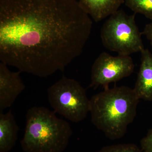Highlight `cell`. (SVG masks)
<instances>
[{"label":"cell","mask_w":152,"mask_h":152,"mask_svg":"<svg viewBox=\"0 0 152 152\" xmlns=\"http://www.w3.org/2000/svg\"><path fill=\"white\" fill-rule=\"evenodd\" d=\"M140 53V66L134 89L139 99L152 101V53L147 49Z\"/></svg>","instance_id":"ba28073f"},{"label":"cell","mask_w":152,"mask_h":152,"mask_svg":"<svg viewBox=\"0 0 152 152\" xmlns=\"http://www.w3.org/2000/svg\"><path fill=\"white\" fill-rule=\"evenodd\" d=\"M54 111L35 107L26 115L24 135L21 141L25 152H63L72 134L69 124Z\"/></svg>","instance_id":"3957f363"},{"label":"cell","mask_w":152,"mask_h":152,"mask_svg":"<svg viewBox=\"0 0 152 152\" xmlns=\"http://www.w3.org/2000/svg\"><path fill=\"white\" fill-rule=\"evenodd\" d=\"M19 128L11 111L0 112V152H9L15 146Z\"/></svg>","instance_id":"30bf717a"},{"label":"cell","mask_w":152,"mask_h":152,"mask_svg":"<svg viewBox=\"0 0 152 152\" xmlns=\"http://www.w3.org/2000/svg\"><path fill=\"white\" fill-rule=\"evenodd\" d=\"M97 152H142L134 144H122L104 147Z\"/></svg>","instance_id":"7c38bea8"},{"label":"cell","mask_w":152,"mask_h":152,"mask_svg":"<svg viewBox=\"0 0 152 152\" xmlns=\"http://www.w3.org/2000/svg\"><path fill=\"white\" fill-rule=\"evenodd\" d=\"M91 18L99 22L119 10L125 0H77Z\"/></svg>","instance_id":"9c48e42d"},{"label":"cell","mask_w":152,"mask_h":152,"mask_svg":"<svg viewBox=\"0 0 152 152\" xmlns=\"http://www.w3.org/2000/svg\"><path fill=\"white\" fill-rule=\"evenodd\" d=\"M135 15H129L119 10L108 18L100 32L102 43L105 48L125 56L143 50L142 33L136 23Z\"/></svg>","instance_id":"277c9868"},{"label":"cell","mask_w":152,"mask_h":152,"mask_svg":"<svg viewBox=\"0 0 152 152\" xmlns=\"http://www.w3.org/2000/svg\"><path fill=\"white\" fill-rule=\"evenodd\" d=\"M135 65L130 56H113L105 52L97 57L92 66L91 88L100 86L104 89L109 85L130 76L134 72Z\"/></svg>","instance_id":"8992f818"},{"label":"cell","mask_w":152,"mask_h":152,"mask_svg":"<svg viewBox=\"0 0 152 152\" xmlns=\"http://www.w3.org/2000/svg\"><path fill=\"white\" fill-rule=\"evenodd\" d=\"M140 145L142 152H152V129H150L145 137L142 139Z\"/></svg>","instance_id":"4fadbf2b"},{"label":"cell","mask_w":152,"mask_h":152,"mask_svg":"<svg viewBox=\"0 0 152 152\" xmlns=\"http://www.w3.org/2000/svg\"><path fill=\"white\" fill-rule=\"evenodd\" d=\"M139 99L128 87L104 89L90 99L92 123L110 140L121 138L135 118Z\"/></svg>","instance_id":"7a4b0ae2"},{"label":"cell","mask_w":152,"mask_h":152,"mask_svg":"<svg viewBox=\"0 0 152 152\" xmlns=\"http://www.w3.org/2000/svg\"><path fill=\"white\" fill-rule=\"evenodd\" d=\"M142 33L149 41L152 48V21L151 23L146 25Z\"/></svg>","instance_id":"5bb4252c"},{"label":"cell","mask_w":152,"mask_h":152,"mask_svg":"<svg viewBox=\"0 0 152 152\" xmlns=\"http://www.w3.org/2000/svg\"><path fill=\"white\" fill-rule=\"evenodd\" d=\"M20 72H12L7 65L0 63V112L10 107L25 89Z\"/></svg>","instance_id":"52a82bcc"},{"label":"cell","mask_w":152,"mask_h":152,"mask_svg":"<svg viewBox=\"0 0 152 152\" xmlns=\"http://www.w3.org/2000/svg\"><path fill=\"white\" fill-rule=\"evenodd\" d=\"M125 4L135 14H140L152 21V0H125Z\"/></svg>","instance_id":"8fae6325"},{"label":"cell","mask_w":152,"mask_h":152,"mask_svg":"<svg viewBox=\"0 0 152 152\" xmlns=\"http://www.w3.org/2000/svg\"><path fill=\"white\" fill-rule=\"evenodd\" d=\"M92 26L77 0H0V61L40 77L63 72Z\"/></svg>","instance_id":"6da1fadb"},{"label":"cell","mask_w":152,"mask_h":152,"mask_svg":"<svg viewBox=\"0 0 152 152\" xmlns=\"http://www.w3.org/2000/svg\"><path fill=\"white\" fill-rule=\"evenodd\" d=\"M49 103L56 113L75 123L86 118L90 112V99L79 82L65 76L48 90Z\"/></svg>","instance_id":"5b68a950"}]
</instances>
